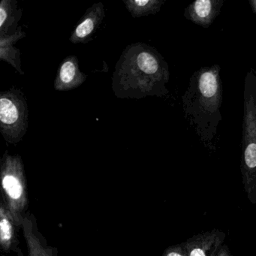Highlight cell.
<instances>
[{
    "label": "cell",
    "instance_id": "cell-1",
    "mask_svg": "<svg viewBox=\"0 0 256 256\" xmlns=\"http://www.w3.org/2000/svg\"><path fill=\"white\" fill-rule=\"evenodd\" d=\"M168 65L155 48L142 42L127 46L118 60L112 90L118 98L140 100L168 94Z\"/></svg>",
    "mask_w": 256,
    "mask_h": 256
},
{
    "label": "cell",
    "instance_id": "cell-2",
    "mask_svg": "<svg viewBox=\"0 0 256 256\" xmlns=\"http://www.w3.org/2000/svg\"><path fill=\"white\" fill-rule=\"evenodd\" d=\"M222 88L220 67L205 66L192 76L182 96L186 116L196 126L198 134L204 142H211L222 120Z\"/></svg>",
    "mask_w": 256,
    "mask_h": 256
},
{
    "label": "cell",
    "instance_id": "cell-3",
    "mask_svg": "<svg viewBox=\"0 0 256 256\" xmlns=\"http://www.w3.org/2000/svg\"><path fill=\"white\" fill-rule=\"evenodd\" d=\"M242 182L247 198L256 204V72L250 70L244 80Z\"/></svg>",
    "mask_w": 256,
    "mask_h": 256
},
{
    "label": "cell",
    "instance_id": "cell-4",
    "mask_svg": "<svg viewBox=\"0 0 256 256\" xmlns=\"http://www.w3.org/2000/svg\"><path fill=\"white\" fill-rule=\"evenodd\" d=\"M1 178L2 200L19 228L23 224V214L28 204L24 167L20 156H12L6 151L1 160Z\"/></svg>",
    "mask_w": 256,
    "mask_h": 256
},
{
    "label": "cell",
    "instance_id": "cell-5",
    "mask_svg": "<svg viewBox=\"0 0 256 256\" xmlns=\"http://www.w3.org/2000/svg\"><path fill=\"white\" fill-rule=\"evenodd\" d=\"M29 109L24 94L12 88L0 92V132L4 140L16 144L23 140L28 128Z\"/></svg>",
    "mask_w": 256,
    "mask_h": 256
},
{
    "label": "cell",
    "instance_id": "cell-6",
    "mask_svg": "<svg viewBox=\"0 0 256 256\" xmlns=\"http://www.w3.org/2000/svg\"><path fill=\"white\" fill-rule=\"evenodd\" d=\"M226 238V234L216 228L197 234L184 242L187 256H217Z\"/></svg>",
    "mask_w": 256,
    "mask_h": 256
},
{
    "label": "cell",
    "instance_id": "cell-7",
    "mask_svg": "<svg viewBox=\"0 0 256 256\" xmlns=\"http://www.w3.org/2000/svg\"><path fill=\"white\" fill-rule=\"evenodd\" d=\"M106 17L104 6L96 2L88 8L83 17L78 22L72 32L70 42L72 44H86L92 41V37Z\"/></svg>",
    "mask_w": 256,
    "mask_h": 256
},
{
    "label": "cell",
    "instance_id": "cell-8",
    "mask_svg": "<svg viewBox=\"0 0 256 256\" xmlns=\"http://www.w3.org/2000/svg\"><path fill=\"white\" fill-rule=\"evenodd\" d=\"M86 74L82 72L77 56L70 55L60 64L54 80V89L70 91L82 86L86 82Z\"/></svg>",
    "mask_w": 256,
    "mask_h": 256
},
{
    "label": "cell",
    "instance_id": "cell-9",
    "mask_svg": "<svg viewBox=\"0 0 256 256\" xmlns=\"http://www.w3.org/2000/svg\"><path fill=\"white\" fill-rule=\"evenodd\" d=\"M223 0H196L187 6L184 16L196 24L209 28L220 14Z\"/></svg>",
    "mask_w": 256,
    "mask_h": 256
},
{
    "label": "cell",
    "instance_id": "cell-10",
    "mask_svg": "<svg viewBox=\"0 0 256 256\" xmlns=\"http://www.w3.org/2000/svg\"><path fill=\"white\" fill-rule=\"evenodd\" d=\"M17 0H2L0 2V38L14 35L18 30V23L23 10L18 7Z\"/></svg>",
    "mask_w": 256,
    "mask_h": 256
},
{
    "label": "cell",
    "instance_id": "cell-11",
    "mask_svg": "<svg viewBox=\"0 0 256 256\" xmlns=\"http://www.w3.org/2000/svg\"><path fill=\"white\" fill-rule=\"evenodd\" d=\"M26 37V32L19 26L14 35L0 38V60L10 64L20 74L24 76V72L22 68L20 49L14 46L16 43Z\"/></svg>",
    "mask_w": 256,
    "mask_h": 256
},
{
    "label": "cell",
    "instance_id": "cell-12",
    "mask_svg": "<svg viewBox=\"0 0 256 256\" xmlns=\"http://www.w3.org/2000/svg\"><path fill=\"white\" fill-rule=\"evenodd\" d=\"M16 228L18 227L16 226L10 210L2 200L0 206V244L6 252L14 250L16 241Z\"/></svg>",
    "mask_w": 256,
    "mask_h": 256
},
{
    "label": "cell",
    "instance_id": "cell-13",
    "mask_svg": "<svg viewBox=\"0 0 256 256\" xmlns=\"http://www.w3.org/2000/svg\"><path fill=\"white\" fill-rule=\"evenodd\" d=\"M126 8L134 18L156 14L164 5V0H122Z\"/></svg>",
    "mask_w": 256,
    "mask_h": 256
},
{
    "label": "cell",
    "instance_id": "cell-14",
    "mask_svg": "<svg viewBox=\"0 0 256 256\" xmlns=\"http://www.w3.org/2000/svg\"><path fill=\"white\" fill-rule=\"evenodd\" d=\"M24 233L28 242L29 256H54L52 250H48L42 244L40 238L34 232V224L28 217L24 218Z\"/></svg>",
    "mask_w": 256,
    "mask_h": 256
},
{
    "label": "cell",
    "instance_id": "cell-15",
    "mask_svg": "<svg viewBox=\"0 0 256 256\" xmlns=\"http://www.w3.org/2000/svg\"><path fill=\"white\" fill-rule=\"evenodd\" d=\"M162 256H187V250L184 242L176 244L166 248Z\"/></svg>",
    "mask_w": 256,
    "mask_h": 256
},
{
    "label": "cell",
    "instance_id": "cell-16",
    "mask_svg": "<svg viewBox=\"0 0 256 256\" xmlns=\"http://www.w3.org/2000/svg\"><path fill=\"white\" fill-rule=\"evenodd\" d=\"M217 256H232V253H230V250H229L228 247L227 245L224 244V245L222 246L221 250L218 252V254Z\"/></svg>",
    "mask_w": 256,
    "mask_h": 256
},
{
    "label": "cell",
    "instance_id": "cell-17",
    "mask_svg": "<svg viewBox=\"0 0 256 256\" xmlns=\"http://www.w3.org/2000/svg\"><path fill=\"white\" fill-rule=\"evenodd\" d=\"M250 4L251 6L252 10L253 12L256 14V0H250Z\"/></svg>",
    "mask_w": 256,
    "mask_h": 256
}]
</instances>
